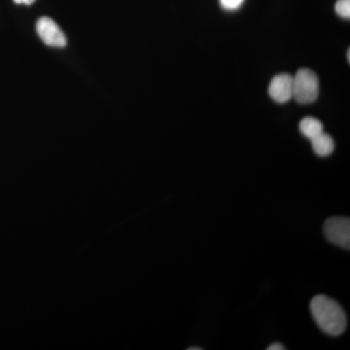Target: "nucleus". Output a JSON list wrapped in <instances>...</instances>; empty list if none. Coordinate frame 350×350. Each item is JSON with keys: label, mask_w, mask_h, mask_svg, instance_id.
Wrapping results in <instances>:
<instances>
[{"label": "nucleus", "mask_w": 350, "mask_h": 350, "mask_svg": "<svg viewBox=\"0 0 350 350\" xmlns=\"http://www.w3.org/2000/svg\"><path fill=\"white\" fill-rule=\"evenodd\" d=\"M347 59L350 61V50L347 51Z\"/></svg>", "instance_id": "nucleus-13"}, {"label": "nucleus", "mask_w": 350, "mask_h": 350, "mask_svg": "<svg viewBox=\"0 0 350 350\" xmlns=\"http://www.w3.org/2000/svg\"><path fill=\"white\" fill-rule=\"evenodd\" d=\"M300 131L304 137L312 140L319 135L320 133H323V125L319 119L313 118V117H306L301 121Z\"/></svg>", "instance_id": "nucleus-7"}, {"label": "nucleus", "mask_w": 350, "mask_h": 350, "mask_svg": "<svg viewBox=\"0 0 350 350\" xmlns=\"http://www.w3.org/2000/svg\"><path fill=\"white\" fill-rule=\"evenodd\" d=\"M310 142H312L313 151L319 157L331 155L335 149V142H334L333 138L324 131Z\"/></svg>", "instance_id": "nucleus-6"}, {"label": "nucleus", "mask_w": 350, "mask_h": 350, "mask_svg": "<svg viewBox=\"0 0 350 350\" xmlns=\"http://www.w3.org/2000/svg\"><path fill=\"white\" fill-rule=\"evenodd\" d=\"M269 94L275 103H285L293 94V76L282 73L271 79L269 86Z\"/></svg>", "instance_id": "nucleus-5"}, {"label": "nucleus", "mask_w": 350, "mask_h": 350, "mask_svg": "<svg viewBox=\"0 0 350 350\" xmlns=\"http://www.w3.org/2000/svg\"><path fill=\"white\" fill-rule=\"evenodd\" d=\"M243 2L244 0H220L221 6L228 11L238 10Z\"/></svg>", "instance_id": "nucleus-9"}, {"label": "nucleus", "mask_w": 350, "mask_h": 350, "mask_svg": "<svg viewBox=\"0 0 350 350\" xmlns=\"http://www.w3.org/2000/svg\"><path fill=\"white\" fill-rule=\"evenodd\" d=\"M36 31L46 45L54 48L66 47V38L64 31L50 18H40L36 23Z\"/></svg>", "instance_id": "nucleus-4"}, {"label": "nucleus", "mask_w": 350, "mask_h": 350, "mask_svg": "<svg viewBox=\"0 0 350 350\" xmlns=\"http://www.w3.org/2000/svg\"><path fill=\"white\" fill-rule=\"evenodd\" d=\"M324 234L330 243L349 250L350 220L349 217H332L324 225Z\"/></svg>", "instance_id": "nucleus-3"}, {"label": "nucleus", "mask_w": 350, "mask_h": 350, "mask_svg": "<svg viewBox=\"0 0 350 350\" xmlns=\"http://www.w3.org/2000/svg\"><path fill=\"white\" fill-rule=\"evenodd\" d=\"M335 10L340 17L349 20L350 18V0H338Z\"/></svg>", "instance_id": "nucleus-8"}, {"label": "nucleus", "mask_w": 350, "mask_h": 350, "mask_svg": "<svg viewBox=\"0 0 350 350\" xmlns=\"http://www.w3.org/2000/svg\"><path fill=\"white\" fill-rule=\"evenodd\" d=\"M36 0H14L16 4H24V5H31Z\"/></svg>", "instance_id": "nucleus-10"}, {"label": "nucleus", "mask_w": 350, "mask_h": 350, "mask_svg": "<svg viewBox=\"0 0 350 350\" xmlns=\"http://www.w3.org/2000/svg\"><path fill=\"white\" fill-rule=\"evenodd\" d=\"M202 349H200V347H190V349H188V350H200Z\"/></svg>", "instance_id": "nucleus-12"}, {"label": "nucleus", "mask_w": 350, "mask_h": 350, "mask_svg": "<svg viewBox=\"0 0 350 350\" xmlns=\"http://www.w3.org/2000/svg\"><path fill=\"white\" fill-rule=\"evenodd\" d=\"M319 82L317 75L310 69H300L293 76V94L297 103L310 105L319 98Z\"/></svg>", "instance_id": "nucleus-2"}, {"label": "nucleus", "mask_w": 350, "mask_h": 350, "mask_svg": "<svg viewBox=\"0 0 350 350\" xmlns=\"http://www.w3.org/2000/svg\"><path fill=\"white\" fill-rule=\"evenodd\" d=\"M268 349V350H283V349H285L284 345H282L280 344H273V345H269V347H268V349Z\"/></svg>", "instance_id": "nucleus-11"}, {"label": "nucleus", "mask_w": 350, "mask_h": 350, "mask_svg": "<svg viewBox=\"0 0 350 350\" xmlns=\"http://www.w3.org/2000/svg\"><path fill=\"white\" fill-rule=\"evenodd\" d=\"M310 312L320 330L338 337L347 328V315L337 301L324 295H319L310 303Z\"/></svg>", "instance_id": "nucleus-1"}]
</instances>
